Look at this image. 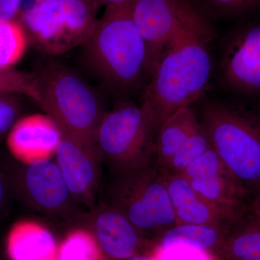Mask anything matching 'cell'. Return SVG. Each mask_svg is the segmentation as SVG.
<instances>
[{
    "mask_svg": "<svg viewBox=\"0 0 260 260\" xmlns=\"http://www.w3.org/2000/svg\"><path fill=\"white\" fill-rule=\"evenodd\" d=\"M25 0H0V22L15 20ZM37 0H34V2Z\"/></svg>",
    "mask_w": 260,
    "mask_h": 260,
    "instance_id": "obj_27",
    "label": "cell"
},
{
    "mask_svg": "<svg viewBox=\"0 0 260 260\" xmlns=\"http://www.w3.org/2000/svg\"><path fill=\"white\" fill-rule=\"evenodd\" d=\"M123 260H155L151 254H135V255L128 258V259Z\"/></svg>",
    "mask_w": 260,
    "mask_h": 260,
    "instance_id": "obj_30",
    "label": "cell"
},
{
    "mask_svg": "<svg viewBox=\"0 0 260 260\" xmlns=\"http://www.w3.org/2000/svg\"><path fill=\"white\" fill-rule=\"evenodd\" d=\"M221 68L229 86L243 93L260 94V23L244 29L234 38Z\"/></svg>",
    "mask_w": 260,
    "mask_h": 260,
    "instance_id": "obj_14",
    "label": "cell"
},
{
    "mask_svg": "<svg viewBox=\"0 0 260 260\" xmlns=\"http://www.w3.org/2000/svg\"><path fill=\"white\" fill-rule=\"evenodd\" d=\"M106 204L125 216L140 234L154 243L177 224L164 175L150 167L114 176Z\"/></svg>",
    "mask_w": 260,
    "mask_h": 260,
    "instance_id": "obj_5",
    "label": "cell"
},
{
    "mask_svg": "<svg viewBox=\"0 0 260 260\" xmlns=\"http://www.w3.org/2000/svg\"><path fill=\"white\" fill-rule=\"evenodd\" d=\"M214 8L228 13L246 11L260 4V0H207Z\"/></svg>",
    "mask_w": 260,
    "mask_h": 260,
    "instance_id": "obj_25",
    "label": "cell"
},
{
    "mask_svg": "<svg viewBox=\"0 0 260 260\" xmlns=\"http://www.w3.org/2000/svg\"><path fill=\"white\" fill-rule=\"evenodd\" d=\"M214 254L219 260H260V218L249 209L231 224Z\"/></svg>",
    "mask_w": 260,
    "mask_h": 260,
    "instance_id": "obj_18",
    "label": "cell"
},
{
    "mask_svg": "<svg viewBox=\"0 0 260 260\" xmlns=\"http://www.w3.org/2000/svg\"><path fill=\"white\" fill-rule=\"evenodd\" d=\"M211 148L249 196L260 189V118L239 108L210 104L201 121Z\"/></svg>",
    "mask_w": 260,
    "mask_h": 260,
    "instance_id": "obj_4",
    "label": "cell"
},
{
    "mask_svg": "<svg viewBox=\"0 0 260 260\" xmlns=\"http://www.w3.org/2000/svg\"><path fill=\"white\" fill-rule=\"evenodd\" d=\"M11 260H56L57 248L52 234L32 220L17 222L7 239Z\"/></svg>",
    "mask_w": 260,
    "mask_h": 260,
    "instance_id": "obj_17",
    "label": "cell"
},
{
    "mask_svg": "<svg viewBox=\"0 0 260 260\" xmlns=\"http://www.w3.org/2000/svg\"><path fill=\"white\" fill-rule=\"evenodd\" d=\"M150 254L155 260H219L210 251L185 244L154 247Z\"/></svg>",
    "mask_w": 260,
    "mask_h": 260,
    "instance_id": "obj_23",
    "label": "cell"
},
{
    "mask_svg": "<svg viewBox=\"0 0 260 260\" xmlns=\"http://www.w3.org/2000/svg\"><path fill=\"white\" fill-rule=\"evenodd\" d=\"M180 174L232 223L250 209L249 195L211 147Z\"/></svg>",
    "mask_w": 260,
    "mask_h": 260,
    "instance_id": "obj_10",
    "label": "cell"
},
{
    "mask_svg": "<svg viewBox=\"0 0 260 260\" xmlns=\"http://www.w3.org/2000/svg\"><path fill=\"white\" fill-rule=\"evenodd\" d=\"M227 228L200 224H177L159 237L154 247L185 244L214 254L221 243Z\"/></svg>",
    "mask_w": 260,
    "mask_h": 260,
    "instance_id": "obj_19",
    "label": "cell"
},
{
    "mask_svg": "<svg viewBox=\"0 0 260 260\" xmlns=\"http://www.w3.org/2000/svg\"><path fill=\"white\" fill-rule=\"evenodd\" d=\"M14 95L0 94V135L10 131L18 120L20 106Z\"/></svg>",
    "mask_w": 260,
    "mask_h": 260,
    "instance_id": "obj_24",
    "label": "cell"
},
{
    "mask_svg": "<svg viewBox=\"0 0 260 260\" xmlns=\"http://www.w3.org/2000/svg\"><path fill=\"white\" fill-rule=\"evenodd\" d=\"M10 69V68H5L3 65L0 64V72L3 71V70Z\"/></svg>",
    "mask_w": 260,
    "mask_h": 260,
    "instance_id": "obj_31",
    "label": "cell"
},
{
    "mask_svg": "<svg viewBox=\"0 0 260 260\" xmlns=\"http://www.w3.org/2000/svg\"><path fill=\"white\" fill-rule=\"evenodd\" d=\"M59 260H106L100 246L88 232H72L61 244Z\"/></svg>",
    "mask_w": 260,
    "mask_h": 260,
    "instance_id": "obj_21",
    "label": "cell"
},
{
    "mask_svg": "<svg viewBox=\"0 0 260 260\" xmlns=\"http://www.w3.org/2000/svg\"><path fill=\"white\" fill-rule=\"evenodd\" d=\"M13 197L9 174L5 168L0 167V218L5 216Z\"/></svg>",
    "mask_w": 260,
    "mask_h": 260,
    "instance_id": "obj_26",
    "label": "cell"
},
{
    "mask_svg": "<svg viewBox=\"0 0 260 260\" xmlns=\"http://www.w3.org/2000/svg\"><path fill=\"white\" fill-rule=\"evenodd\" d=\"M28 37L19 20L0 22V64L12 68L23 57Z\"/></svg>",
    "mask_w": 260,
    "mask_h": 260,
    "instance_id": "obj_20",
    "label": "cell"
},
{
    "mask_svg": "<svg viewBox=\"0 0 260 260\" xmlns=\"http://www.w3.org/2000/svg\"><path fill=\"white\" fill-rule=\"evenodd\" d=\"M61 138V129L50 116L32 114L15 121L7 145L17 161L28 164L55 155Z\"/></svg>",
    "mask_w": 260,
    "mask_h": 260,
    "instance_id": "obj_13",
    "label": "cell"
},
{
    "mask_svg": "<svg viewBox=\"0 0 260 260\" xmlns=\"http://www.w3.org/2000/svg\"><path fill=\"white\" fill-rule=\"evenodd\" d=\"M56 162L75 201L91 210L97 206L102 164L95 148L61 132Z\"/></svg>",
    "mask_w": 260,
    "mask_h": 260,
    "instance_id": "obj_12",
    "label": "cell"
},
{
    "mask_svg": "<svg viewBox=\"0 0 260 260\" xmlns=\"http://www.w3.org/2000/svg\"><path fill=\"white\" fill-rule=\"evenodd\" d=\"M0 94L25 95L34 101V75L13 68L0 72Z\"/></svg>",
    "mask_w": 260,
    "mask_h": 260,
    "instance_id": "obj_22",
    "label": "cell"
},
{
    "mask_svg": "<svg viewBox=\"0 0 260 260\" xmlns=\"http://www.w3.org/2000/svg\"><path fill=\"white\" fill-rule=\"evenodd\" d=\"M156 136L141 107L122 103L104 114L95 148L113 175L154 166Z\"/></svg>",
    "mask_w": 260,
    "mask_h": 260,
    "instance_id": "obj_6",
    "label": "cell"
},
{
    "mask_svg": "<svg viewBox=\"0 0 260 260\" xmlns=\"http://www.w3.org/2000/svg\"><path fill=\"white\" fill-rule=\"evenodd\" d=\"M35 101L61 132L95 148L98 128L104 111L90 85L73 70L50 61L34 75Z\"/></svg>",
    "mask_w": 260,
    "mask_h": 260,
    "instance_id": "obj_3",
    "label": "cell"
},
{
    "mask_svg": "<svg viewBox=\"0 0 260 260\" xmlns=\"http://www.w3.org/2000/svg\"><path fill=\"white\" fill-rule=\"evenodd\" d=\"M188 0H135L132 17L148 49L150 76L192 8Z\"/></svg>",
    "mask_w": 260,
    "mask_h": 260,
    "instance_id": "obj_11",
    "label": "cell"
},
{
    "mask_svg": "<svg viewBox=\"0 0 260 260\" xmlns=\"http://www.w3.org/2000/svg\"><path fill=\"white\" fill-rule=\"evenodd\" d=\"M210 147L194 111L190 107L181 108L159 129L154 167L164 174H180Z\"/></svg>",
    "mask_w": 260,
    "mask_h": 260,
    "instance_id": "obj_9",
    "label": "cell"
},
{
    "mask_svg": "<svg viewBox=\"0 0 260 260\" xmlns=\"http://www.w3.org/2000/svg\"><path fill=\"white\" fill-rule=\"evenodd\" d=\"M250 210L260 218V189L253 196L250 204Z\"/></svg>",
    "mask_w": 260,
    "mask_h": 260,
    "instance_id": "obj_29",
    "label": "cell"
},
{
    "mask_svg": "<svg viewBox=\"0 0 260 260\" xmlns=\"http://www.w3.org/2000/svg\"><path fill=\"white\" fill-rule=\"evenodd\" d=\"M84 47L94 71L116 91L133 90L150 75L148 49L132 17L131 5L106 7Z\"/></svg>",
    "mask_w": 260,
    "mask_h": 260,
    "instance_id": "obj_2",
    "label": "cell"
},
{
    "mask_svg": "<svg viewBox=\"0 0 260 260\" xmlns=\"http://www.w3.org/2000/svg\"><path fill=\"white\" fill-rule=\"evenodd\" d=\"M98 8L109 5H132L135 0H93Z\"/></svg>",
    "mask_w": 260,
    "mask_h": 260,
    "instance_id": "obj_28",
    "label": "cell"
},
{
    "mask_svg": "<svg viewBox=\"0 0 260 260\" xmlns=\"http://www.w3.org/2000/svg\"><path fill=\"white\" fill-rule=\"evenodd\" d=\"M14 197L35 211L61 218L75 216L77 202L51 159L5 168Z\"/></svg>",
    "mask_w": 260,
    "mask_h": 260,
    "instance_id": "obj_8",
    "label": "cell"
},
{
    "mask_svg": "<svg viewBox=\"0 0 260 260\" xmlns=\"http://www.w3.org/2000/svg\"><path fill=\"white\" fill-rule=\"evenodd\" d=\"M98 9L93 0H37L21 13L20 22L38 50L56 55L86 44Z\"/></svg>",
    "mask_w": 260,
    "mask_h": 260,
    "instance_id": "obj_7",
    "label": "cell"
},
{
    "mask_svg": "<svg viewBox=\"0 0 260 260\" xmlns=\"http://www.w3.org/2000/svg\"><path fill=\"white\" fill-rule=\"evenodd\" d=\"M90 211L95 239L106 256L123 260L139 254L143 237L125 216L106 203Z\"/></svg>",
    "mask_w": 260,
    "mask_h": 260,
    "instance_id": "obj_15",
    "label": "cell"
},
{
    "mask_svg": "<svg viewBox=\"0 0 260 260\" xmlns=\"http://www.w3.org/2000/svg\"><path fill=\"white\" fill-rule=\"evenodd\" d=\"M162 174L177 224H200L227 228L232 223L195 190L181 174Z\"/></svg>",
    "mask_w": 260,
    "mask_h": 260,
    "instance_id": "obj_16",
    "label": "cell"
},
{
    "mask_svg": "<svg viewBox=\"0 0 260 260\" xmlns=\"http://www.w3.org/2000/svg\"><path fill=\"white\" fill-rule=\"evenodd\" d=\"M213 31L194 7L168 44L143 95L141 108L155 136L162 124L203 94L211 72Z\"/></svg>",
    "mask_w": 260,
    "mask_h": 260,
    "instance_id": "obj_1",
    "label": "cell"
}]
</instances>
